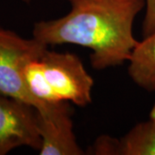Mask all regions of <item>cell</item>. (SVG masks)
I'll list each match as a JSON object with an SVG mask.
<instances>
[{"instance_id": "1", "label": "cell", "mask_w": 155, "mask_h": 155, "mask_svg": "<svg viewBox=\"0 0 155 155\" xmlns=\"http://www.w3.org/2000/svg\"><path fill=\"white\" fill-rule=\"evenodd\" d=\"M71 11L61 18L35 22L33 37L46 45L74 44L92 51L95 70L128 61L137 45L135 17L146 0H68Z\"/></svg>"}, {"instance_id": "2", "label": "cell", "mask_w": 155, "mask_h": 155, "mask_svg": "<svg viewBox=\"0 0 155 155\" xmlns=\"http://www.w3.org/2000/svg\"><path fill=\"white\" fill-rule=\"evenodd\" d=\"M24 78L29 93L41 104L66 101L85 107L92 102L94 80L75 54L47 49L26 66Z\"/></svg>"}, {"instance_id": "3", "label": "cell", "mask_w": 155, "mask_h": 155, "mask_svg": "<svg viewBox=\"0 0 155 155\" xmlns=\"http://www.w3.org/2000/svg\"><path fill=\"white\" fill-rule=\"evenodd\" d=\"M48 45L35 38L25 39L0 28V94L19 100L42 110L41 104L29 93L24 78L25 67L48 49Z\"/></svg>"}, {"instance_id": "4", "label": "cell", "mask_w": 155, "mask_h": 155, "mask_svg": "<svg viewBox=\"0 0 155 155\" xmlns=\"http://www.w3.org/2000/svg\"><path fill=\"white\" fill-rule=\"evenodd\" d=\"M71 103H49L42 110H36V122L41 140V155H82L73 132Z\"/></svg>"}, {"instance_id": "5", "label": "cell", "mask_w": 155, "mask_h": 155, "mask_svg": "<svg viewBox=\"0 0 155 155\" xmlns=\"http://www.w3.org/2000/svg\"><path fill=\"white\" fill-rule=\"evenodd\" d=\"M41 146L35 109L0 94V155L19 147L39 151Z\"/></svg>"}, {"instance_id": "6", "label": "cell", "mask_w": 155, "mask_h": 155, "mask_svg": "<svg viewBox=\"0 0 155 155\" xmlns=\"http://www.w3.org/2000/svg\"><path fill=\"white\" fill-rule=\"evenodd\" d=\"M88 152L97 155H155V104L147 121L137 123L121 139L99 136Z\"/></svg>"}, {"instance_id": "7", "label": "cell", "mask_w": 155, "mask_h": 155, "mask_svg": "<svg viewBox=\"0 0 155 155\" xmlns=\"http://www.w3.org/2000/svg\"><path fill=\"white\" fill-rule=\"evenodd\" d=\"M130 78L148 92L155 91V31L138 41L127 61Z\"/></svg>"}, {"instance_id": "8", "label": "cell", "mask_w": 155, "mask_h": 155, "mask_svg": "<svg viewBox=\"0 0 155 155\" xmlns=\"http://www.w3.org/2000/svg\"><path fill=\"white\" fill-rule=\"evenodd\" d=\"M146 13H145L142 33L147 36L155 31V0H146Z\"/></svg>"}, {"instance_id": "9", "label": "cell", "mask_w": 155, "mask_h": 155, "mask_svg": "<svg viewBox=\"0 0 155 155\" xmlns=\"http://www.w3.org/2000/svg\"><path fill=\"white\" fill-rule=\"evenodd\" d=\"M22 1H24V2H26V3H28V2H30V0H22Z\"/></svg>"}]
</instances>
